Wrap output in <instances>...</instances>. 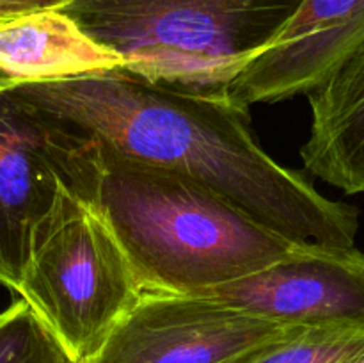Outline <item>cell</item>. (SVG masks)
<instances>
[{
    "label": "cell",
    "instance_id": "cell-1",
    "mask_svg": "<svg viewBox=\"0 0 364 363\" xmlns=\"http://www.w3.org/2000/svg\"><path fill=\"white\" fill-rule=\"evenodd\" d=\"M46 112L119 155L201 182L252 217L309 248H355L358 209L329 199L255 139L230 100L166 88L127 70L16 80Z\"/></svg>",
    "mask_w": 364,
    "mask_h": 363
},
{
    "label": "cell",
    "instance_id": "cell-2",
    "mask_svg": "<svg viewBox=\"0 0 364 363\" xmlns=\"http://www.w3.org/2000/svg\"><path fill=\"white\" fill-rule=\"evenodd\" d=\"M95 144L92 205L123 246L142 292L203 294L302 248L187 174Z\"/></svg>",
    "mask_w": 364,
    "mask_h": 363
},
{
    "label": "cell",
    "instance_id": "cell-3",
    "mask_svg": "<svg viewBox=\"0 0 364 363\" xmlns=\"http://www.w3.org/2000/svg\"><path fill=\"white\" fill-rule=\"evenodd\" d=\"M304 0H70L63 13L166 88L228 100L235 78L265 52Z\"/></svg>",
    "mask_w": 364,
    "mask_h": 363
},
{
    "label": "cell",
    "instance_id": "cell-4",
    "mask_svg": "<svg viewBox=\"0 0 364 363\" xmlns=\"http://www.w3.org/2000/svg\"><path fill=\"white\" fill-rule=\"evenodd\" d=\"M16 292L75 363L102 345L142 294L105 217L68 187L36 231Z\"/></svg>",
    "mask_w": 364,
    "mask_h": 363
},
{
    "label": "cell",
    "instance_id": "cell-5",
    "mask_svg": "<svg viewBox=\"0 0 364 363\" xmlns=\"http://www.w3.org/2000/svg\"><path fill=\"white\" fill-rule=\"evenodd\" d=\"M98 146L0 75V285L16 292L34 235L64 187L92 203Z\"/></svg>",
    "mask_w": 364,
    "mask_h": 363
},
{
    "label": "cell",
    "instance_id": "cell-6",
    "mask_svg": "<svg viewBox=\"0 0 364 363\" xmlns=\"http://www.w3.org/2000/svg\"><path fill=\"white\" fill-rule=\"evenodd\" d=\"M295 327L205 294L142 292L82 363H245Z\"/></svg>",
    "mask_w": 364,
    "mask_h": 363
},
{
    "label": "cell",
    "instance_id": "cell-7",
    "mask_svg": "<svg viewBox=\"0 0 364 363\" xmlns=\"http://www.w3.org/2000/svg\"><path fill=\"white\" fill-rule=\"evenodd\" d=\"M203 294L284 326L364 331V253L302 246L258 273Z\"/></svg>",
    "mask_w": 364,
    "mask_h": 363
},
{
    "label": "cell",
    "instance_id": "cell-8",
    "mask_svg": "<svg viewBox=\"0 0 364 363\" xmlns=\"http://www.w3.org/2000/svg\"><path fill=\"white\" fill-rule=\"evenodd\" d=\"M364 45V0H304L276 41L228 89L247 110L308 95Z\"/></svg>",
    "mask_w": 364,
    "mask_h": 363
},
{
    "label": "cell",
    "instance_id": "cell-9",
    "mask_svg": "<svg viewBox=\"0 0 364 363\" xmlns=\"http://www.w3.org/2000/svg\"><path fill=\"white\" fill-rule=\"evenodd\" d=\"M308 102L304 166L347 194H364V45L308 93Z\"/></svg>",
    "mask_w": 364,
    "mask_h": 363
},
{
    "label": "cell",
    "instance_id": "cell-10",
    "mask_svg": "<svg viewBox=\"0 0 364 363\" xmlns=\"http://www.w3.org/2000/svg\"><path fill=\"white\" fill-rule=\"evenodd\" d=\"M124 70L117 53L89 38L60 9L0 23V75L14 80H57Z\"/></svg>",
    "mask_w": 364,
    "mask_h": 363
},
{
    "label": "cell",
    "instance_id": "cell-11",
    "mask_svg": "<svg viewBox=\"0 0 364 363\" xmlns=\"http://www.w3.org/2000/svg\"><path fill=\"white\" fill-rule=\"evenodd\" d=\"M364 352V331L295 327L245 363H348Z\"/></svg>",
    "mask_w": 364,
    "mask_h": 363
},
{
    "label": "cell",
    "instance_id": "cell-12",
    "mask_svg": "<svg viewBox=\"0 0 364 363\" xmlns=\"http://www.w3.org/2000/svg\"><path fill=\"white\" fill-rule=\"evenodd\" d=\"M0 363H75L25 299L0 312Z\"/></svg>",
    "mask_w": 364,
    "mask_h": 363
},
{
    "label": "cell",
    "instance_id": "cell-13",
    "mask_svg": "<svg viewBox=\"0 0 364 363\" xmlns=\"http://www.w3.org/2000/svg\"><path fill=\"white\" fill-rule=\"evenodd\" d=\"M68 4L70 0H0V23L41 11L63 9Z\"/></svg>",
    "mask_w": 364,
    "mask_h": 363
},
{
    "label": "cell",
    "instance_id": "cell-14",
    "mask_svg": "<svg viewBox=\"0 0 364 363\" xmlns=\"http://www.w3.org/2000/svg\"><path fill=\"white\" fill-rule=\"evenodd\" d=\"M348 363H364V352H361V354L359 356H355L354 359H350V362Z\"/></svg>",
    "mask_w": 364,
    "mask_h": 363
}]
</instances>
